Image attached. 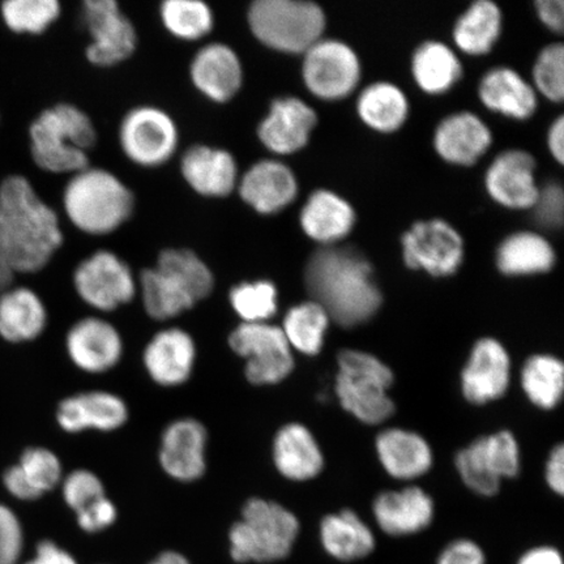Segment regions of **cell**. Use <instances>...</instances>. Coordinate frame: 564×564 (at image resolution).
<instances>
[{
  "mask_svg": "<svg viewBox=\"0 0 564 564\" xmlns=\"http://www.w3.org/2000/svg\"><path fill=\"white\" fill-rule=\"evenodd\" d=\"M160 15L167 32L183 41L206 37L214 26V13L199 0H166Z\"/></svg>",
  "mask_w": 564,
  "mask_h": 564,
  "instance_id": "obj_40",
  "label": "cell"
},
{
  "mask_svg": "<svg viewBox=\"0 0 564 564\" xmlns=\"http://www.w3.org/2000/svg\"><path fill=\"white\" fill-rule=\"evenodd\" d=\"M119 512L115 502L108 497L84 507L75 513L77 528L88 535L102 534L117 524Z\"/></svg>",
  "mask_w": 564,
  "mask_h": 564,
  "instance_id": "obj_49",
  "label": "cell"
},
{
  "mask_svg": "<svg viewBox=\"0 0 564 564\" xmlns=\"http://www.w3.org/2000/svg\"><path fill=\"white\" fill-rule=\"evenodd\" d=\"M441 156L456 165H474L488 151L491 132L486 124L471 112H458L438 126L434 139Z\"/></svg>",
  "mask_w": 564,
  "mask_h": 564,
  "instance_id": "obj_27",
  "label": "cell"
},
{
  "mask_svg": "<svg viewBox=\"0 0 564 564\" xmlns=\"http://www.w3.org/2000/svg\"><path fill=\"white\" fill-rule=\"evenodd\" d=\"M119 140L133 164L156 167L172 159L178 145V130L165 111L141 106L127 112Z\"/></svg>",
  "mask_w": 564,
  "mask_h": 564,
  "instance_id": "obj_10",
  "label": "cell"
},
{
  "mask_svg": "<svg viewBox=\"0 0 564 564\" xmlns=\"http://www.w3.org/2000/svg\"><path fill=\"white\" fill-rule=\"evenodd\" d=\"M329 321L326 310L310 301L289 310L281 329L292 349L316 356L323 348Z\"/></svg>",
  "mask_w": 564,
  "mask_h": 564,
  "instance_id": "obj_37",
  "label": "cell"
},
{
  "mask_svg": "<svg viewBox=\"0 0 564 564\" xmlns=\"http://www.w3.org/2000/svg\"><path fill=\"white\" fill-rule=\"evenodd\" d=\"M18 465L21 471H23L26 481L30 482L41 497L52 491L62 482V464L58 456L52 453L51 449L41 447L28 448L21 455Z\"/></svg>",
  "mask_w": 564,
  "mask_h": 564,
  "instance_id": "obj_44",
  "label": "cell"
},
{
  "mask_svg": "<svg viewBox=\"0 0 564 564\" xmlns=\"http://www.w3.org/2000/svg\"><path fill=\"white\" fill-rule=\"evenodd\" d=\"M355 221V210L349 204L324 189L310 196L301 212L303 231L314 241L326 245L347 237Z\"/></svg>",
  "mask_w": 564,
  "mask_h": 564,
  "instance_id": "obj_30",
  "label": "cell"
},
{
  "mask_svg": "<svg viewBox=\"0 0 564 564\" xmlns=\"http://www.w3.org/2000/svg\"><path fill=\"white\" fill-rule=\"evenodd\" d=\"M514 564H564V558L558 547L541 544L524 550Z\"/></svg>",
  "mask_w": 564,
  "mask_h": 564,
  "instance_id": "obj_54",
  "label": "cell"
},
{
  "mask_svg": "<svg viewBox=\"0 0 564 564\" xmlns=\"http://www.w3.org/2000/svg\"><path fill=\"white\" fill-rule=\"evenodd\" d=\"M229 300L242 323H268L278 313V289L271 281L241 282L231 289Z\"/></svg>",
  "mask_w": 564,
  "mask_h": 564,
  "instance_id": "obj_42",
  "label": "cell"
},
{
  "mask_svg": "<svg viewBox=\"0 0 564 564\" xmlns=\"http://www.w3.org/2000/svg\"><path fill=\"white\" fill-rule=\"evenodd\" d=\"M500 26L502 15L498 6L490 0H478L457 21L454 31L456 45L467 54H486L496 44Z\"/></svg>",
  "mask_w": 564,
  "mask_h": 564,
  "instance_id": "obj_34",
  "label": "cell"
},
{
  "mask_svg": "<svg viewBox=\"0 0 564 564\" xmlns=\"http://www.w3.org/2000/svg\"><path fill=\"white\" fill-rule=\"evenodd\" d=\"M546 482L555 494L564 492V447L562 444L553 448L546 464Z\"/></svg>",
  "mask_w": 564,
  "mask_h": 564,
  "instance_id": "obj_55",
  "label": "cell"
},
{
  "mask_svg": "<svg viewBox=\"0 0 564 564\" xmlns=\"http://www.w3.org/2000/svg\"><path fill=\"white\" fill-rule=\"evenodd\" d=\"M96 138L86 112L74 105H55L30 126L32 159L41 171L75 174L89 167L88 151Z\"/></svg>",
  "mask_w": 564,
  "mask_h": 564,
  "instance_id": "obj_4",
  "label": "cell"
},
{
  "mask_svg": "<svg viewBox=\"0 0 564 564\" xmlns=\"http://www.w3.org/2000/svg\"><path fill=\"white\" fill-rule=\"evenodd\" d=\"M535 161L524 151H507L494 160L486 188L494 200L513 209L533 208L540 188L534 180Z\"/></svg>",
  "mask_w": 564,
  "mask_h": 564,
  "instance_id": "obj_20",
  "label": "cell"
},
{
  "mask_svg": "<svg viewBox=\"0 0 564 564\" xmlns=\"http://www.w3.org/2000/svg\"><path fill=\"white\" fill-rule=\"evenodd\" d=\"M25 534L18 514L0 505V564L23 562Z\"/></svg>",
  "mask_w": 564,
  "mask_h": 564,
  "instance_id": "obj_48",
  "label": "cell"
},
{
  "mask_svg": "<svg viewBox=\"0 0 564 564\" xmlns=\"http://www.w3.org/2000/svg\"><path fill=\"white\" fill-rule=\"evenodd\" d=\"M434 514L432 497L417 486L379 494L372 505V517L378 528L394 539L425 532L433 524Z\"/></svg>",
  "mask_w": 564,
  "mask_h": 564,
  "instance_id": "obj_17",
  "label": "cell"
},
{
  "mask_svg": "<svg viewBox=\"0 0 564 564\" xmlns=\"http://www.w3.org/2000/svg\"><path fill=\"white\" fill-rule=\"evenodd\" d=\"M129 420V408L121 397L106 391H87L61 401L56 421L69 434L97 430L115 432Z\"/></svg>",
  "mask_w": 564,
  "mask_h": 564,
  "instance_id": "obj_19",
  "label": "cell"
},
{
  "mask_svg": "<svg viewBox=\"0 0 564 564\" xmlns=\"http://www.w3.org/2000/svg\"><path fill=\"white\" fill-rule=\"evenodd\" d=\"M156 268L178 282L196 303L209 297L214 291V273L192 250H164L159 256Z\"/></svg>",
  "mask_w": 564,
  "mask_h": 564,
  "instance_id": "obj_38",
  "label": "cell"
},
{
  "mask_svg": "<svg viewBox=\"0 0 564 564\" xmlns=\"http://www.w3.org/2000/svg\"><path fill=\"white\" fill-rule=\"evenodd\" d=\"M555 263L553 247L534 232H517L500 245L497 253L499 271L509 276L545 273Z\"/></svg>",
  "mask_w": 564,
  "mask_h": 564,
  "instance_id": "obj_32",
  "label": "cell"
},
{
  "mask_svg": "<svg viewBox=\"0 0 564 564\" xmlns=\"http://www.w3.org/2000/svg\"><path fill=\"white\" fill-rule=\"evenodd\" d=\"M139 281L143 306L154 321L174 319L196 305L192 295L178 282L156 267L141 272Z\"/></svg>",
  "mask_w": 564,
  "mask_h": 564,
  "instance_id": "obj_33",
  "label": "cell"
},
{
  "mask_svg": "<svg viewBox=\"0 0 564 564\" xmlns=\"http://www.w3.org/2000/svg\"><path fill=\"white\" fill-rule=\"evenodd\" d=\"M74 286L84 303L101 313L127 305L137 293L131 268L108 250L97 251L77 265Z\"/></svg>",
  "mask_w": 564,
  "mask_h": 564,
  "instance_id": "obj_9",
  "label": "cell"
},
{
  "mask_svg": "<svg viewBox=\"0 0 564 564\" xmlns=\"http://www.w3.org/2000/svg\"><path fill=\"white\" fill-rule=\"evenodd\" d=\"M299 185L291 169L279 161L265 160L252 165L239 182V195L252 209L272 215L284 209L297 196Z\"/></svg>",
  "mask_w": 564,
  "mask_h": 564,
  "instance_id": "obj_23",
  "label": "cell"
},
{
  "mask_svg": "<svg viewBox=\"0 0 564 564\" xmlns=\"http://www.w3.org/2000/svg\"><path fill=\"white\" fill-rule=\"evenodd\" d=\"M192 79L197 90L215 102H228L243 83L241 61L232 48L210 44L200 48L192 63Z\"/></svg>",
  "mask_w": 564,
  "mask_h": 564,
  "instance_id": "obj_24",
  "label": "cell"
},
{
  "mask_svg": "<svg viewBox=\"0 0 564 564\" xmlns=\"http://www.w3.org/2000/svg\"><path fill=\"white\" fill-rule=\"evenodd\" d=\"M462 74L460 62L441 42H426L413 56L414 79L427 94H444L460 79Z\"/></svg>",
  "mask_w": 564,
  "mask_h": 564,
  "instance_id": "obj_35",
  "label": "cell"
},
{
  "mask_svg": "<svg viewBox=\"0 0 564 564\" xmlns=\"http://www.w3.org/2000/svg\"><path fill=\"white\" fill-rule=\"evenodd\" d=\"M90 564H115V563H109V562H96V563H90Z\"/></svg>",
  "mask_w": 564,
  "mask_h": 564,
  "instance_id": "obj_60",
  "label": "cell"
},
{
  "mask_svg": "<svg viewBox=\"0 0 564 564\" xmlns=\"http://www.w3.org/2000/svg\"><path fill=\"white\" fill-rule=\"evenodd\" d=\"M435 564H488V556L475 540L456 539L441 550Z\"/></svg>",
  "mask_w": 564,
  "mask_h": 564,
  "instance_id": "obj_51",
  "label": "cell"
},
{
  "mask_svg": "<svg viewBox=\"0 0 564 564\" xmlns=\"http://www.w3.org/2000/svg\"><path fill=\"white\" fill-rule=\"evenodd\" d=\"M181 171L194 192L208 197L228 196L238 182L235 158L227 151L207 145L189 148L183 154Z\"/></svg>",
  "mask_w": 564,
  "mask_h": 564,
  "instance_id": "obj_25",
  "label": "cell"
},
{
  "mask_svg": "<svg viewBox=\"0 0 564 564\" xmlns=\"http://www.w3.org/2000/svg\"><path fill=\"white\" fill-rule=\"evenodd\" d=\"M13 274H15V272L11 270L9 262H7L4 257L2 247H0V293L4 292L6 289H9L13 280Z\"/></svg>",
  "mask_w": 564,
  "mask_h": 564,
  "instance_id": "obj_59",
  "label": "cell"
},
{
  "mask_svg": "<svg viewBox=\"0 0 564 564\" xmlns=\"http://www.w3.org/2000/svg\"><path fill=\"white\" fill-rule=\"evenodd\" d=\"M539 17L550 30L556 33L563 31L564 25V3L562 0H539Z\"/></svg>",
  "mask_w": 564,
  "mask_h": 564,
  "instance_id": "obj_56",
  "label": "cell"
},
{
  "mask_svg": "<svg viewBox=\"0 0 564 564\" xmlns=\"http://www.w3.org/2000/svg\"><path fill=\"white\" fill-rule=\"evenodd\" d=\"M20 564H84L79 555L58 541L44 539L35 544L30 558Z\"/></svg>",
  "mask_w": 564,
  "mask_h": 564,
  "instance_id": "obj_52",
  "label": "cell"
},
{
  "mask_svg": "<svg viewBox=\"0 0 564 564\" xmlns=\"http://www.w3.org/2000/svg\"><path fill=\"white\" fill-rule=\"evenodd\" d=\"M61 17L56 0H6L0 4V18L7 30L15 34L40 35Z\"/></svg>",
  "mask_w": 564,
  "mask_h": 564,
  "instance_id": "obj_41",
  "label": "cell"
},
{
  "mask_svg": "<svg viewBox=\"0 0 564 564\" xmlns=\"http://www.w3.org/2000/svg\"><path fill=\"white\" fill-rule=\"evenodd\" d=\"M3 482L6 489L9 490L11 496L25 502H32L41 498L40 494L35 491L30 482L23 475V471L19 468V465H13L10 469L6 470L3 476Z\"/></svg>",
  "mask_w": 564,
  "mask_h": 564,
  "instance_id": "obj_53",
  "label": "cell"
},
{
  "mask_svg": "<svg viewBox=\"0 0 564 564\" xmlns=\"http://www.w3.org/2000/svg\"><path fill=\"white\" fill-rule=\"evenodd\" d=\"M481 446L486 463L500 481L517 477L520 470L519 444L510 432L482 436Z\"/></svg>",
  "mask_w": 564,
  "mask_h": 564,
  "instance_id": "obj_45",
  "label": "cell"
},
{
  "mask_svg": "<svg viewBox=\"0 0 564 564\" xmlns=\"http://www.w3.org/2000/svg\"><path fill=\"white\" fill-rule=\"evenodd\" d=\"M63 206L69 223L77 229L90 236H105L129 220L135 199L115 174L87 167L68 181Z\"/></svg>",
  "mask_w": 564,
  "mask_h": 564,
  "instance_id": "obj_5",
  "label": "cell"
},
{
  "mask_svg": "<svg viewBox=\"0 0 564 564\" xmlns=\"http://www.w3.org/2000/svg\"><path fill=\"white\" fill-rule=\"evenodd\" d=\"M401 242L405 264L412 270H422L435 278L454 274L463 262V239L443 220L414 224Z\"/></svg>",
  "mask_w": 564,
  "mask_h": 564,
  "instance_id": "obj_12",
  "label": "cell"
},
{
  "mask_svg": "<svg viewBox=\"0 0 564 564\" xmlns=\"http://www.w3.org/2000/svg\"><path fill=\"white\" fill-rule=\"evenodd\" d=\"M256 37L284 53H306L321 40L326 18L319 6L303 0H258L249 10Z\"/></svg>",
  "mask_w": 564,
  "mask_h": 564,
  "instance_id": "obj_7",
  "label": "cell"
},
{
  "mask_svg": "<svg viewBox=\"0 0 564 564\" xmlns=\"http://www.w3.org/2000/svg\"><path fill=\"white\" fill-rule=\"evenodd\" d=\"M83 15L91 37L87 48L91 65L116 66L135 52V28L119 10L116 0H87L83 4Z\"/></svg>",
  "mask_w": 564,
  "mask_h": 564,
  "instance_id": "obj_11",
  "label": "cell"
},
{
  "mask_svg": "<svg viewBox=\"0 0 564 564\" xmlns=\"http://www.w3.org/2000/svg\"><path fill=\"white\" fill-rule=\"evenodd\" d=\"M143 564H195L192 556L176 547H165L152 554Z\"/></svg>",
  "mask_w": 564,
  "mask_h": 564,
  "instance_id": "obj_57",
  "label": "cell"
},
{
  "mask_svg": "<svg viewBox=\"0 0 564 564\" xmlns=\"http://www.w3.org/2000/svg\"><path fill=\"white\" fill-rule=\"evenodd\" d=\"M456 468L465 485L482 497H492L499 491L500 479L492 474L484 456L481 440H476L456 456Z\"/></svg>",
  "mask_w": 564,
  "mask_h": 564,
  "instance_id": "obj_43",
  "label": "cell"
},
{
  "mask_svg": "<svg viewBox=\"0 0 564 564\" xmlns=\"http://www.w3.org/2000/svg\"><path fill=\"white\" fill-rule=\"evenodd\" d=\"M376 444L380 463L393 478L409 481L427 474L432 468V448L417 433L388 429L378 435Z\"/></svg>",
  "mask_w": 564,
  "mask_h": 564,
  "instance_id": "obj_28",
  "label": "cell"
},
{
  "mask_svg": "<svg viewBox=\"0 0 564 564\" xmlns=\"http://www.w3.org/2000/svg\"><path fill=\"white\" fill-rule=\"evenodd\" d=\"M273 463L291 481H308L321 474L324 457L314 435L301 423L282 426L273 441Z\"/></svg>",
  "mask_w": 564,
  "mask_h": 564,
  "instance_id": "obj_26",
  "label": "cell"
},
{
  "mask_svg": "<svg viewBox=\"0 0 564 564\" xmlns=\"http://www.w3.org/2000/svg\"><path fill=\"white\" fill-rule=\"evenodd\" d=\"M66 349L77 369L88 373H104L115 369L121 361L123 340L110 322L90 316L69 328Z\"/></svg>",
  "mask_w": 564,
  "mask_h": 564,
  "instance_id": "obj_15",
  "label": "cell"
},
{
  "mask_svg": "<svg viewBox=\"0 0 564 564\" xmlns=\"http://www.w3.org/2000/svg\"><path fill=\"white\" fill-rule=\"evenodd\" d=\"M521 386L535 406L555 408L560 404L563 394V364L558 358L547 355L529 358L521 371Z\"/></svg>",
  "mask_w": 564,
  "mask_h": 564,
  "instance_id": "obj_39",
  "label": "cell"
},
{
  "mask_svg": "<svg viewBox=\"0 0 564 564\" xmlns=\"http://www.w3.org/2000/svg\"><path fill=\"white\" fill-rule=\"evenodd\" d=\"M550 152H552L553 158L563 164L564 161V119L560 117L553 123L552 129L549 131L547 139Z\"/></svg>",
  "mask_w": 564,
  "mask_h": 564,
  "instance_id": "obj_58",
  "label": "cell"
},
{
  "mask_svg": "<svg viewBox=\"0 0 564 564\" xmlns=\"http://www.w3.org/2000/svg\"><path fill=\"white\" fill-rule=\"evenodd\" d=\"M336 394L345 411L368 425L391 417L394 404L388 390L393 372L376 356L361 350H343L337 358Z\"/></svg>",
  "mask_w": 564,
  "mask_h": 564,
  "instance_id": "obj_6",
  "label": "cell"
},
{
  "mask_svg": "<svg viewBox=\"0 0 564 564\" xmlns=\"http://www.w3.org/2000/svg\"><path fill=\"white\" fill-rule=\"evenodd\" d=\"M316 124L312 108L299 98H280L260 123L258 135L267 150L276 154H291L307 144Z\"/></svg>",
  "mask_w": 564,
  "mask_h": 564,
  "instance_id": "obj_22",
  "label": "cell"
},
{
  "mask_svg": "<svg viewBox=\"0 0 564 564\" xmlns=\"http://www.w3.org/2000/svg\"><path fill=\"white\" fill-rule=\"evenodd\" d=\"M143 362L154 383L162 387L185 384L192 378L196 362L193 336L175 327L159 330L147 344Z\"/></svg>",
  "mask_w": 564,
  "mask_h": 564,
  "instance_id": "obj_18",
  "label": "cell"
},
{
  "mask_svg": "<svg viewBox=\"0 0 564 564\" xmlns=\"http://www.w3.org/2000/svg\"><path fill=\"white\" fill-rule=\"evenodd\" d=\"M301 521L292 510L274 500L251 498L227 533L231 564H281L294 553Z\"/></svg>",
  "mask_w": 564,
  "mask_h": 564,
  "instance_id": "obj_3",
  "label": "cell"
},
{
  "mask_svg": "<svg viewBox=\"0 0 564 564\" xmlns=\"http://www.w3.org/2000/svg\"><path fill=\"white\" fill-rule=\"evenodd\" d=\"M406 98L390 83L372 84L358 100V115L371 129L392 132L400 129L408 117Z\"/></svg>",
  "mask_w": 564,
  "mask_h": 564,
  "instance_id": "obj_36",
  "label": "cell"
},
{
  "mask_svg": "<svg viewBox=\"0 0 564 564\" xmlns=\"http://www.w3.org/2000/svg\"><path fill=\"white\" fill-rule=\"evenodd\" d=\"M229 347L245 359V376L253 386L278 384L294 369L291 345L273 324H239L229 336Z\"/></svg>",
  "mask_w": 564,
  "mask_h": 564,
  "instance_id": "obj_8",
  "label": "cell"
},
{
  "mask_svg": "<svg viewBox=\"0 0 564 564\" xmlns=\"http://www.w3.org/2000/svg\"><path fill=\"white\" fill-rule=\"evenodd\" d=\"M564 48L550 45L539 55L534 66V82L549 100L560 102L564 96Z\"/></svg>",
  "mask_w": 564,
  "mask_h": 564,
  "instance_id": "obj_46",
  "label": "cell"
},
{
  "mask_svg": "<svg viewBox=\"0 0 564 564\" xmlns=\"http://www.w3.org/2000/svg\"><path fill=\"white\" fill-rule=\"evenodd\" d=\"M563 189L556 183H550L539 193L534 203V215L546 228L561 227L563 223Z\"/></svg>",
  "mask_w": 564,
  "mask_h": 564,
  "instance_id": "obj_50",
  "label": "cell"
},
{
  "mask_svg": "<svg viewBox=\"0 0 564 564\" xmlns=\"http://www.w3.org/2000/svg\"><path fill=\"white\" fill-rule=\"evenodd\" d=\"M511 361L502 344L486 337L476 343L462 373V391L471 404L502 398L510 384Z\"/></svg>",
  "mask_w": 564,
  "mask_h": 564,
  "instance_id": "obj_16",
  "label": "cell"
},
{
  "mask_svg": "<svg viewBox=\"0 0 564 564\" xmlns=\"http://www.w3.org/2000/svg\"><path fill=\"white\" fill-rule=\"evenodd\" d=\"M319 542L324 554L341 564L366 561L377 549L372 528L357 512L348 509L328 513L322 519Z\"/></svg>",
  "mask_w": 564,
  "mask_h": 564,
  "instance_id": "obj_21",
  "label": "cell"
},
{
  "mask_svg": "<svg viewBox=\"0 0 564 564\" xmlns=\"http://www.w3.org/2000/svg\"><path fill=\"white\" fill-rule=\"evenodd\" d=\"M59 217L24 175L0 181V247L15 273H35L61 249Z\"/></svg>",
  "mask_w": 564,
  "mask_h": 564,
  "instance_id": "obj_1",
  "label": "cell"
},
{
  "mask_svg": "<svg viewBox=\"0 0 564 564\" xmlns=\"http://www.w3.org/2000/svg\"><path fill=\"white\" fill-rule=\"evenodd\" d=\"M207 429L202 422L186 417L169 423L161 436V468L175 481H197L207 470Z\"/></svg>",
  "mask_w": 564,
  "mask_h": 564,
  "instance_id": "obj_14",
  "label": "cell"
},
{
  "mask_svg": "<svg viewBox=\"0 0 564 564\" xmlns=\"http://www.w3.org/2000/svg\"><path fill=\"white\" fill-rule=\"evenodd\" d=\"M44 302L32 289H6L0 294V336L10 343L32 341L46 327Z\"/></svg>",
  "mask_w": 564,
  "mask_h": 564,
  "instance_id": "obj_29",
  "label": "cell"
},
{
  "mask_svg": "<svg viewBox=\"0 0 564 564\" xmlns=\"http://www.w3.org/2000/svg\"><path fill=\"white\" fill-rule=\"evenodd\" d=\"M479 97L489 109L517 119L531 117L538 106L533 88L510 68H496L486 74Z\"/></svg>",
  "mask_w": 564,
  "mask_h": 564,
  "instance_id": "obj_31",
  "label": "cell"
},
{
  "mask_svg": "<svg viewBox=\"0 0 564 564\" xmlns=\"http://www.w3.org/2000/svg\"><path fill=\"white\" fill-rule=\"evenodd\" d=\"M62 496L68 509L76 513L106 494L100 477L88 469H77L63 481Z\"/></svg>",
  "mask_w": 564,
  "mask_h": 564,
  "instance_id": "obj_47",
  "label": "cell"
},
{
  "mask_svg": "<svg viewBox=\"0 0 564 564\" xmlns=\"http://www.w3.org/2000/svg\"><path fill=\"white\" fill-rule=\"evenodd\" d=\"M361 68L355 52L340 41H317L303 62V79L317 97L338 100L356 88Z\"/></svg>",
  "mask_w": 564,
  "mask_h": 564,
  "instance_id": "obj_13",
  "label": "cell"
},
{
  "mask_svg": "<svg viewBox=\"0 0 564 564\" xmlns=\"http://www.w3.org/2000/svg\"><path fill=\"white\" fill-rule=\"evenodd\" d=\"M305 281L313 301L345 328L370 321L382 305L370 263L349 247L316 251L306 265Z\"/></svg>",
  "mask_w": 564,
  "mask_h": 564,
  "instance_id": "obj_2",
  "label": "cell"
}]
</instances>
